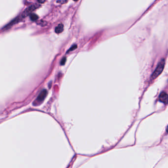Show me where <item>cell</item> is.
<instances>
[{
    "instance_id": "1",
    "label": "cell",
    "mask_w": 168,
    "mask_h": 168,
    "mask_svg": "<svg viewBox=\"0 0 168 168\" xmlns=\"http://www.w3.org/2000/svg\"><path fill=\"white\" fill-rule=\"evenodd\" d=\"M165 64V60L164 59H162L158 63L155 70L154 71L153 73L151 75L150 80H153L155 79L162 73L163 69L164 68Z\"/></svg>"
},
{
    "instance_id": "2",
    "label": "cell",
    "mask_w": 168,
    "mask_h": 168,
    "mask_svg": "<svg viewBox=\"0 0 168 168\" xmlns=\"http://www.w3.org/2000/svg\"><path fill=\"white\" fill-rule=\"evenodd\" d=\"M47 94V91L46 89H43V90L41 91L40 94L38 95V97L37 99L33 103L34 106H38V104H41L45 98L46 97Z\"/></svg>"
},
{
    "instance_id": "3",
    "label": "cell",
    "mask_w": 168,
    "mask_h": 168,
    "mask_svg": "<svg viewBox=\"0 0 168 168\" xmlns=\"http://www.w3.org/2000/svg\"><path fill=\"white\" fill-rule=\"evenodd\" d=\"M39 7H40V5H38L37 4H35V5H31L23 12L21 15V17H22V18L26 17L28 16V15L31 14L32 12H34L35 10H36L37 9L39 8Z\"/></svg>"
},
{
    "instance_id": "4",
    "label": "cell",
    "mask_w": 168,
    "mask_h": 168,
    "mask_svg": "<svg viewBox=\"0 0 168 168\" xmlns=\"http://www.w3.org/2000/svg\"><path fill=\"white\" fill-rule=\"evenodd\" d=\"M159 101L161 102H162L165 104H167L168 101V96L167 93H166L165 92H162V93H161L159 95Z\"/></svg>"
},
{
    "instance_id": "5",
    "label": "cell",
    "mask_w": 168,
    "mask_h": 168,
    "mask_svg": "<svg viewBox=\"0 0 168 168\" xmlns=\"http://www.w3.org/2000/svg\"><path fill=\"white\" fill-rule=\"evenodd\" d=\"M64 30V26L62 24H59L57 27L55 28V32L56 33L60 34Z\"/></svg>"
},
{
    "instance_id": "6",
    "label": "cell",
    "mask_w": 168,
    "mask_h": 168,
    "mask_svg": "<svg viewBox=\"0 0 168 168\" xmlns=\"http://www.w3.org/2000/svg\"><path fill=\"white\" fill-rule=\"evenodd\" d=\"M30 18L31 20L32 21H36L38 19V17L37 14H35V13H31L30 14Z\"/></svg>"
},
{
    "instance_id": "7",
    "label": "cell",
    "mask_w": 168,
    "mask_h": 168,
    "mask_svg": "<svg viewBox=\"0 0 168 168\" xmlns=\"http://www.w3.org/2000/svg\"><path fill=\"white\" fill-rule=\"evenodd\" d=\"M77 48V46L76 45H74V46H72L70 49H69V50L67 51L68 52H70V51H73L75 49Z\"/></svg>"
},
{
    "instance_id": "8",
    "label": "cell",
    "mask_w": 168,
    "mask_h": 168,
    "mask_svg": "<svg viewBox=\"0 0 168 168\" xmlns=\"http://www.w3.org/2000/svg\"><path fill=\"white\" fill-rule=\"evenodd\" d=\"M66 58H63L61 60V62H60V64H61V65H65V63H66Z\"/></svg>"
},
{
    "instance_id": "9",
    "label": "cell",
    "mask_w": 168,
    "mask_h": 168,
    "mask_svg": "<svg viewBox=\"0 0 168 168\" xmlns=\"http://www.w3.org/2000/svg\"><path fill=\"white\" fill-rule=\"evenodd\" d=\"M37 1L40 4H43L46 2V0H37Z\"/></svg>"
},
{
    "instance_id": "10",
    "label": "cell",
    "mask_w": 168,
    "mask_h": 168,
    "mask_svg": "<svg viewBox=\"0 0 168 168\" xmlns=\"http://www.w3.org/2000/svg\"><path fill=\"white\" fill-rule=\"evenodd\" d=\"M74 1H77L78 0H74Z\"/></svg>"
}]
</instances>
